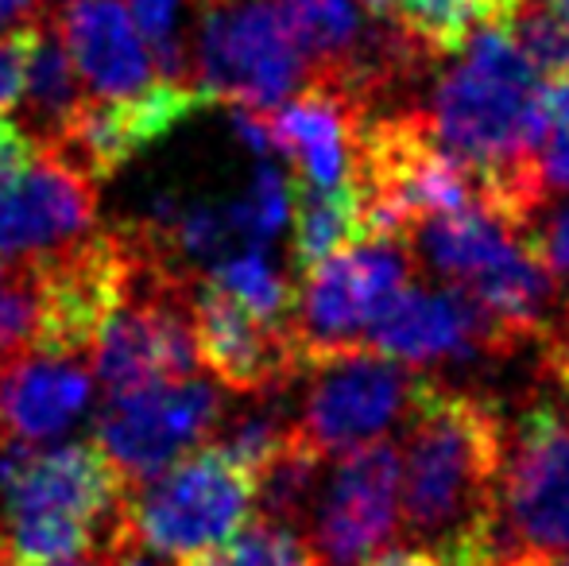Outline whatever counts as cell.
Masks as SVG:
<instances>
[{"mask_svg":"<svg viewBox=\"0 0 569 566\" xmlns=\"http://www.w3.org/2000/svg\"><path fill=\"white\" fill-rule=\"evenodd\" d=\"M503 416L492 400L422 380L403 419L399 520L450 566H488Z\"/></svg>","mask_w":569,"mask_h":566,"instance_id":"6da1fadb","label":"cell"},{"mask_svg":"<svg viewBox=\"0 0 569 566\" xmlns=\"http://www.w3.org/2000/svg\"><path fill=\"white\" fill-rule=\"evenodd\" d=\"M539 82L508 28H480L450 54L419 109L438 148L461 159L485 187V202L519 229L547 202L531 163L542 129Z\"/></svg>","mask_w":569,"mask_h":566,"instance_id":"7a4b0ae2","label":"cell"},{"mask_svg":"<svg viewBox=\"0 0 569 566\" xmlns=\"http://www.w3.org/2000/svg\"><path fill=\"white\" fill-rule=\"evenodd\" d=\"M124 477L98 443L0 438V539L12 566L74 559L124 536Z\"/></svg>","mask_w":569,"mask_h":566,"instance_id":"3957f363","label":"cell"},{"mask_svg":"<svg viewBox=\"0 0 569 566\" xmlns=\"http://www.w3.org/2000/svg\"><path fill=\"white\" fill-rule=\"evenodd\" d=\"M407 245L419 265H427L446 287H457L477 307H485L516 341H542V334L555 322V276L547 272L523 229L496 214L488 202L419 221Z\"/></svg>","mask_w":569,"mask_h":566,"instance_id":"277c9868","label":"cell"},{"mask_svg":"<svg viewBox=\"0 0 569 566\" xmlns=\"http://www.w3.org/2000/svg\"><path fill=\"white\" fill-rule=\"evenodd\" d=\"M252 513V477L218 443L194 446L156 477L124 489L128 539L174 566H190L218 552Z\"/></svg>","mask_w":569,"mask_h":566,"instance_id":"5b68a950","label":"cell"},{"mask_svg":"<svg viewBox=\"0 0 569 566\" xmlns=\"http://www.w3.org/2000/svg\"><path fill=\"white\" fill-rule=\"evenodd\" d=\"M516 555H569V411L547 396L503 424L488 566Z\"/></svg>","mask_w":569,"mask_h":566,"instance_id":"8992f818","label":"cell"},{"mask_svg":"<svg viewBox=\"0 0 569 566\" xmlns=\"http://www.w3.org/2000/svg\"><path fill=\"white\" fill-rule=\"evenodd\" d=\"M190 78L210 101L268 113L307 82L310 67L276 0H194Z\"/></svg>","mask_w":569,"mask_h":566,"instance_id":"52a82bcc","label":"cell"},{"mask_svg":"<svg viewBox=\"0 0 569 566\" xmlns=\"http://www.w3.org/2000/svg\"><path fill=\"white\" fill-rule=\"evenodd\" d=\"M411 245L396 237H365L295 276V302L287 326H291L302 365L365 349L372 318L399 287L411 284Z\"/></svg>","mask_w":569,"mask_h":566,"instance_id":"ba28073f","label":"cell"},{"mask_svg":"<svg viewBox=\"0 0 569 566\" xmlns=\"http://www.w3.org/2000/svg\"><path fill=\"white\" fill-rule=\"evenodd\" d=\"M302 400L295 411V435L322 458H341L360 446L383 443L391 427H403L422 369L383 357L376 349H349L302 365Z\"/></svg>","mask_w":569,"mask_h":566,"instance_id":"9c48e42d","label":"cell"},{"mask_svg":"<svg viewBox=\"0 0 569 566\" xmlns=\"http://www.w3.org/2000/svg\"><path fill=\"white\" fill-rule=\"evenodd\" d=\"M226 419V396L206 377L151 380L124 393H106L93 443L113 461L124 485H140L190 454L194 446L210 443Z\"/></svg>","mask_w":569,"mask_h":566,"instance_id":"30bf717a","label":"cell"},{"mask_svg":"<svg viewBox=\"0 0 569 566\" xmlns=\"http://www.w3.org/2000/svg\"><path fill=\"white\" fill-rule=\"evenodd\" d=\"M36 295L31 349L90 357L98 330L124 291L128 226L90 229L78 241L43 257H28Z\"/></svg>","mask_w":569,"mask_h":566,"instance_id":"8fae6325","label":"cell"},{"mask_svg":"<svg viewBox=\"0 0 569 566\" xmlns=\"http://www.w3.org/2000/svg\"><path fill=\"white\" fill-rule=\"evenodd\" d=\"M307 524V544L322 566H360L383 552L403 532L396 446L383 438L333 458Z\"/></svg>","mask_w":569,"mask_h":566,"instance_id":"7c38bea8","label":"cell"},{"mask_svg":"<svg viewBox=\"0 0 569 566\" xmlns=\"http://www.w3.org/2000/svg\"><path fill=\"white\" fill-rule=\"evenodd\" d=\"M519 341L457 287L407 284L383 302L365 334V349L430 369V365H469L511 354Z\"/></svg>","mask_w":569,"mask_h":566,"instance_id":"4fadbf2b","label":"cell"},{"mask_svg":"<svg viewBox=\"0 0 569 566\" xmlns=\"http://www.w3.org/2000/svg\"><path fill=\"white\" fill-rule=\"evenodd\" d=\"M98 229V179L51 143H31V159L0 187V257L28 260Z\"/></svg>","mask_w":569,"mask_h":566,"instance_id":"5bb4252c","label":"cell"},{"mask_svg":"<svg viewBox=\"0 0 569 566\" xmlns=\"http://www.w3.org/2000/svg\"><path fill=\"white\" fill-rule=\"evenodd\" d=\"M190 322H194L198 361L232 393L276 396L299 380L302 357L291 326L256 318L206 276H194Z\"/></svg>","mask_w":569,"mask_h":566,"instance_id":"9a60e30c","label":"cell"},{"mask_svg":"<svg viewBox=\"0 0 569 566\" xmlns=\"http://www.w3.org/2000/svg\"><path fill=\"white\" fill-rule=\"evenodd\" d=\"M206 106H210V98L198 86L163 82V78H156L148 90L128 93V98L86 93L67 137L51 143V148L78 159L93 179H109L128 159L140 156L148 143L171 137V129H179L187 117H194Z\"/></svg>","mask_w":569,"mask_h":566,"instance_id":"2e32d148","label":"cell"},{"mask_svg":"<svg viewBox=\"0 0 569 566\" xmlns=\"http://www.w3.org/2000/svg\"><path fill=\"white\" fill-rule=\"evenodd\" d=\"M365 101L326 78H307L299 90L263 113L271 151H283L302 187H345L352 171V140Z\"/></svg>","mask_w":569,"mask_h":566,"instance_id":"e0dca14e","label":"cell"},{"mask_svg":"<svg viewBox=\"0 0 569 566\" xmlns=\"http://www.w3.org/2000/svg\"><path fill=\"white\" fill-rule=\"evenodd\" d=\"M93 365L78 354H23L0 361V438L47 443L67 435L93 400Z\"/></svg>","mask_w":569,"mask_h":566,"instance_id":"ac0fdd59","label":"cell"},{"mask_svg":"<svg viewBox=\"0 0 569 566\" xmlns=\"http://www.w3.org/2000/svg\"><path fill=\"white\" fill-rule=\"evenodd\" d=\"M47 20L93 98H128L159 78L124 0H67Z\"/></svg>","mask_w":569,"mask_h":566,"instance_id":"d6986e66","label":"cell"},{"mask_svg":"<svg viewBox=\"0 0 569 566\" xmlns=\"http://www.w3.org/2000/svg\"><path fill=\"white\" fill-rule=\"evenodd\" d=\"M39 16V12H36ZM86 101V86L70 62L62 39L54 36L51 20L39 16L36 43L28 54V75L20 90V129L31 143H59L74 121L78 106Z\"/></svg>","mask_w":569,"mask_h":566,"instance_id":"ffe728a7","label":"cell"},{"mask_svg":"<svg viewBox=\"0 0 569 566\" xmlns=\"http://www.w3.org/2000/svg\"><path fill=\"white\" fill-rule=\"evenodd\" d=\"M291 268L295 276L310 265L365 241V214L352 182L345 187H302L291 182Z\"/></svg>","mask_w":569,"mask_h":566,"instance_id":"44dd1931","label":"cell"},{"mask_svg":"<svg viewBox=\"0 0 569 566\" xmlns=\"http://www.w3.org/2000/svg\"><path fill=\"white\" fill-rule=\"evenodd\" d=\"M202 276L218 287V291H226L229 299H237L244 310H252L256 318L287 322V315H291L295 276L279 272V268L263 257V249L232 252V257L206 268Z\"/></svg>","mask_w":569,"mask_h":566,"instance_id":"7402d4cb","label":"cell"},{"mask_svg":"<svg viewBox=\"0 0 569 566\" xmlns=\"http://www.w3.org/2000/svg\"><path fill=\"white\" fill-rule=\"evenodd\" d=\"M136 31L148 43L156 75L163 82L194 86L190 78V36H194V0H124Z\"/></svg>","mask_w":569,"mask_h":566,"instance_id":"603a6c76","label":"cell"},{"mask_svg":"<svg viewBox=\"0 0 569 566\" xmlns=\"http://www.w3.org/2000/svg\"><path fill=\"white\" fill-rule=\"evenodd\" d=\"M295 435V411H287L283 400H263L252 408L237 411L232 419H221L218 427V446L237 461L240 469H248V477H256Z\"/></svg>","mask_w":569,"mask_h":566,"instance_id":"cb8c5ba5","label":"cell"},{"mask_svg":"<svg viewBox=\"0 0 569 566\" xmlns=\"http://www.w3.org/2000/svg\"><path fill=\"white\" fill-rule=\"evenodd\" d=\"M190 566H322V563H318L315 547L307 544V536L299 528H287V524L252 513L229 544H221L218 552H210L206 559Z\"/></svg>","mask_w":569,"mask_h":566,"instance_id":"d4e9b609","label":"cell"},{"mask_svg":"<svg viewBox=\"0 0 569 566\" xmlns=\"http://www.w3.org/2000/svg\"><path fill=\"white\" fill-rule=\"evenodd\" d=\"M232 214H237L240 237L248 249H263L291 218V182L283 179L279 167L260 163L244 195L232 198Z\"/></svg>","mask_w":569,"mask_h":566,"instance_id":"484cf974","label":"cell"},{"mask_svg":"<svg viewBox=\"0 0 569 566\" xmlns=\"http://www.w3.org/2000/svg\"><path fill=\"white\" fill-rule=\"evenodd\" d=\"M516 47L527 54L539 75H555V70L569 67V31L555 12L539 4V0H519L511 20L503 23Z\"/></svg>","mask_w":569,"mask_h":566,"instance_id":"4316f807","label":"cell"},{"mask_svg":"<svg viewBox=\"0 0 569 566\" xmlns=\"http://www.w3.org/2000/svg\"><path fill=\"white\" fill-rule=\"evenodd\" d=\"M36 334V295L28 260L0 257V361L31 349Z\"/></svg>","mask_w":569,"mask_h":566,"instance_id":"83f0119b","label":"cell"},{"mask_svg":"<svg viewBox=\"0 0 569 566\" xmlns=\"http://www.w3.org/2000/svg\"><path fill=\"white\" fill-rule=\"evenodd\" d=\"M523 234L558 284V307H569V198H547L523 221Z\"/></svg>","mask_w":569,"mask_h":566,"instance_id":"f1b7e54d","label":"cell"},{"mask_svg":"<svg viewBox=\"0 0 569 566\" xmlns=\"http://www.w3.org/2000/svg\"><path fill=\"white\" fill-rule=\"evenodd\" d=\"M36 31H39L36 12L23 16V20H16V23H8V28H0V113H8V109L20 101Z\"/></svg>","mask_w":569,"mask_h":566,"instance_id":"f546056e","label":"cell"},{"mask_svg":"<svg viewBox=\"0 0 569 566\" xmlns=\"http://www.w3.org/2000/svg\"><path fill=\"white\" fill-rule=\"evenodd\" d=\"M539 125L569 137V67L555 70V75H547V82H539Z\"/></svg>","mask_w":569,"mask_h":566,"instance_id":"4dcf8cb0","label":"cell"},{"mask_svg":"<svg viewBox=\"0 0 569 566\" xmlns=\"http://www.w3.org/2000/svg\"><path fill=\"white\" fill-rule=\"evenodd\" d=\"M542 346H547V369L558 380V388L569 400V307H558L550 330L542 334Z\"/></svg>","mask_w":569,"mask_h":566,"instance_id":"1f68e13d","label":"cell"},{"mask_svg":"<svg viewBox=\"0 0 569 566\" xmlns=\"http://www.w3.org/2000/svg\"><path fill=\"white\" fill-rule=\"evenodd\" d=\"M28 159H31V140L23 137L20 125L0 117V187H8L28 167Z\"/></svg>","mask_w":569,"mask_h":566,"instance_id":"d6a6232c","label":"cell"},{"mask_svg":"<svg viewBox=\"0 0 569 566\" xmlns=\"http://www.w3.org/2000/svg\"><path fill=\"white\" fill-rule=\"evenodd\" d=\"M360 566H450L438 552L430 547H396V552H376L372 559H365Z\"/></svg>","mask_w":569,"mask_h":566,"instance_id":"836d02e7","label":"cell"},{"mask_svg":"<svg viewBox=\"0 0 569 566\" xmlns=\"http://www.w3.org/2000/svg\"><path fill=\"white\" fill-rule=\"evenodd\" d=\"M36 12V0H0V28L23 20V16Z\"/></svg>","mask_w":569,"mask_h":566,"instance_id":"e575fe53","label":"cell"},{"mask_svg":"<svg viewBox=\"0 0 569 566\" xmlns=\"http://www.w3.org/2000/svg\"><path fill=\"white\" fill-rule=\"evenodd\" d=\"M43 566H109V563L101 552H86V555H74V559H59V563H43Z\"/></svg>","mask_w":569,"mask_h":566,"instance_id":"d590c367","label":"cell"},{"mask_svg":"<svg viewBox=\"0 0 569 566\" xmlns=\"http://www.w3.org/2000/svg\"><path fill=\"white\" fill-rule=\"evenodd\" d=\"M496 566H562V559H539V555H516V559H503Z\"/></svg>","mask_w":569,"mask_h":566,"instance_id":"8d00e7d4","label":"cell"},{"mask_svg":"<svg viewBox=\"0 0 569 566\" xmlns=\"http://www.w3.org/2000/svg\"><path fill=\"white\" fill-rule=\"evenodd\" d=\"M542 8H547V12H555L558 20L566 23V31H569V0H539Z\"/></svg>","mask_w":569,"mask_h":566,"instance_id":"74e56055","label":"cell"},{"mask_svg":"<svg viewBox=\"0 0 569 566\" xmlns=\"http://www.w3.org/2000/svg\"><path fill=\"white\" fill-rule=\"evenodd\" d=\"M59 4H67V0H36V12H39V16H47V12H54Z\"/></svg>","mask_w":569,"mask_h":566,"instance_id":"f35d334b","label":"cell"},{"mask_svg":"<svg viewBox=\"0 0 569 566\" xmlns=\"http://www.w3.org/2000/svg\"><path fill=\"white\" fill-rule=\"evenodd\" d=\"M0 566H12V563H8V555H4V539H0Z\"/></svg>","mask_w":569,"mask_h":566,"instance_id":"ab89813d","label":"cell"},{"mask_svg":"<svg viewBox=\"0 0 569 566\" xmlns=\"http://www.w3.org/2000/svg\"><path fill=\"white\" fill-rule=\"evenodd\" d=\"M562 566H569V555H566V559H562Z\"/></svg>","mask_w":569,"mask_h":566,"instance_id":"60d3db41","label":"cell"},{"mask_svg":"<svg viewBox=\"0 0 569 566\" xmlns=\"http://www.w3.org/2000/svg\"><path fill=\"white\" fill-rule=\"evenodd\" d=\"M167 566H171V563H167Z\"/></svg>","mask_w":569,"mask_h":566,"instance_id":"b9f144b4","label":"cell"}]
</instances>
